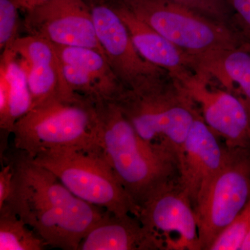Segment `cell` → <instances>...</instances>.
Returning <instances> with one entry per match:
<instances>
[{
	"mask_svg": "<svg viewBox=\"0 0 250 250\" xmlns=\"http://www.w3.org/2000/svg\"><path fill=\"white\" fill-rule=\"evenodd\" d=\"M18 152L8 161L12 166L14 182L11 197L4 206L22 219L47 246L78 250L106 210L81 200L55 174Z\"/></svg>",
	"mask_w": 250,
	"mask_h": 250,
	"instance_id": "1",
	"label": "cell"
},
{
	"mask_svg": "<svg viewBox=\"0 0 250 250\" xmlns=\"http://www.w3.org/2000/svg\"><path fill=\"white\" fill-rule=\"evenodd\" d=\"M93 103L98 144L136 205L139 207L163 184L179 178L176 156L144 141L114 102L100 100Z\"/></svg>",
	"mask_w": 250,
	"mask_h": 250,
	"instance_id": "2",
	"label": "cell"
},
{
	"mask_svg": "<svg viewBox=\"0 0 250 250\" xmlns=\"http://www.w3.org/2000/svg\"><path fill=\"white\" fill-rule=\"evenodd\" d=\"M113 102L144 141L174 154L179 167L184 143L200 111L179 80L167 73L139 88H125Z\"/></svg>",
	"mask_w": 250,
	"mask_h": 250,
	"instance_id": "3",
	"label": "cell"
},
{
	"mask_svg": "<svg viewBox=\"0 0 250 250\" xmlns=\"http://www.w3.org/2000/svg\"><path fill=\"white\" fill-rule=\"evenodd\" d=\"M31 159L55 174L81 200L113 214L139 216V206L122 185L98 143L42 151Z\"/></svg>",
	"mask_w": 250,
	"mask_h": 250,
	"instance_id": "4",
	"label": "cell"
},
{
	"mask_svg": "<svg viewBox=\"0 0 250 250\" xmlns=\"http://www.w3.org/2000/svg\"><path fill=\"white\" fill-rule=\"evenodd\" d=\"M15 147L32 159L42 151L98 142L93 102L57 98L31 108L14 125Z\"/></svg>",
	"mask_w": 250,
	"mask_h": 250,
	"instance_id": "5",
	"label": "cell"
},
{
	"mask_svg": "<svg viewBox=\"0 0 250 250\" xmlns=\"http://www.w3.org/2000/svg\"><path fill=\"white\" fill-rule=\"evenodd\" d=\"M194 59L248 42L234 28L167 0H118Z\"/></svg>",
	"mask_w": 250,
	"mask_h": 250,
	"instance_id": "6",
	"label": "cell"
},
{
	"mask_svg": "<svg viewBox=\"0 0 250 250\" xmlns=\"http://www.w3.org/2000/svg\"><path fill=\"white\" fill-rule=\"evenodd\" d=\"M250 199V147H229L225 165L194 205L200 250H210Z\"/></svg>",
	"mask_w": 250,
	"mask_h": 250,
	"instance_id": "7",
	"label": "cell"
},
{
	"mask_svg": "<svg viewBox=\"0 0 250 250\" xmlns=\"http://www.w3.org/2000/svg\"><path fill=\"white\" fill-rule=\"evenodd\" d=\"M138 218L159 237L164 250H201L193 205L179 178L151 192L139 206Z\"/></svg>",
	"mask_w": 250,
	"mask_h": 250,
	"instance_id": "8",
	"label": "cell"
},
{
	"mask_svg": "<svg viewBox=\"0 0 250 250\" xmlns=\"http://www.w3.org/2000/svg\"><path fill=\"white\" fill-rule=\"evenodd\" d=\"M85 1L91 12L99 42L126 89L139 88L169 73L141 57L111 0Z\"/></svg>",
	"mask_w": 250,
	"mask_h": 250,
	"instance_id": "9",
	"label": "cell"
},
{
	"mask_svg": "<svg viewBox=\"0 0 250 250\" xmlns=\"http://www.w3.org/2000/svg\"><path fill=\"white\" fill-rule=\"evenodd\" d=\"M24 25L28 35L54 45L96 49L106 57L85 0H49L26 13Z\"/></svg>",
	"mask_w": 250,
	"mask_h": 250,
	"instance_id": "10",
	"label": "cell"
},
{
	"mask_svg": "<svg viewBox=\"0 0 250 250\" xmlns=\"http://www.w3.org/2000/svg\"><path fill=\"white\" fill-rule=\"evenodd\" d=\"M182 85L198 105L206 124L228 147H250V113L241 96L210 88L209 80L199 73Z\"/></svg>",
	"mask_w": 250,
	"mask_h": 250,
	"instance_id": "11",
	"label": "cell"
},
{
	"mask_svg": "<svg viewBox=\"0 0 250 250\" xmlns=\"http://www.w3.org/2000/svg\"><path fill=\"white\" fill-rule=\"evenodd\" d=\"M9 48L17 54L25 70L32 108L51 99L74 101L82 97L67 84L62 61L52 42L27 35L18 37Z\"/></svg>",
	"mask_w": 250,
	"mask_h": 250,
	"instance_id": "12",
	"label": "cell"
},
{
	"mask_svg": "<svg viewBox=\"0 0 250 250\" xmlns=\"http://www.w3.org/2000/svg\"><path fill=\"white\" fill-rule=\"evenodd\" d=\"M229 147L225 149L216 135L197 115L184 145L179 164V182L192 205L228 160Z\"/></svg>",
	"mask_w": 250,
	"mask_h": 250,
	"instance_id": "13",
	"label": "cell"
},
{
	"mask_svg": "<svg viewBox=\"0 0 250 250\" xmlns=\"http://www.w3.org/2000/svg\"><path fill=\"white\" fill-rule=\"evenodd\" d=\"M111 1L145 60L164 69L182 84L197 73L195 59L136 18L118 0Z\"/></svg>",
	"mask_w": 250,
	"mask_h": 250,
	"instance_id": "14",
	"label": "cell"
},
{
	"mask_svg": "<svg viewBox=\"0 0 250 250\" xmlns=\"http://www.w3.org/2000/svg\"><path fill=\"white\" fill-rule=\"evenodd\" d=\"M164 250L159 237L137 216L106 211L83 238L78 250Z\"/></svg>",
	"mask_w": 250,
	"mask_h": 250,
	"instance_id": "15",
	"label": "cell"
},
{
	"mask_svg": "<svg viewBox=\"0 0 250 250\" xmlns=\"http://www.w3.org/2000/svg\"><path fill=\"white\" fill-rule=\"evenodd\" d=\"M32 108L27 74L21 59L11 49L0 61V126L12 134L14 125Z\"/></svg>",
	"mask_w": 250,
	"mask_h": 250,
	"instance_id": "16",
	"label": "cell"
},
{
	"mask_svg": "<svg viewBox=\"0 0 250 250\" xmlns=\"http://www.w3.org/2000/svg\"><path fill=\"white\" fill-rule=\"evenodd\" d=\"M197 72L207 78L214 77L229 91L237 85L250 113V43L224 49L195 59Z\"/></svg>",
	"mask_w": 250,
	"mask_h": 250,
	"instance_id": "17",
	"label": "cell"
},
{
	"mask_svg": "<svg viewBox=\"0 0 250 250\" xmlns=\"http://www.w3.org/2000/svg\"><path fill=\"white\" fill-rule=\"evenodd\" d=\"M54 45L62 62L82 69L98 82L105 100L113 101L124 91L125 87L101 52L88 47Z\"/></svg>",
	"mask_w": 250,
	"mask_h": 250,
	"instance_id": "18",
	"label": "cell"
},
{
	"mask_svg": "<svg viewBox=\"0 0 250 250\" xmlns=\"http://www.w3.org/2000/svg\"><path fill=\"white\" fill-rule=\"evenodd\" d=\"M45 242L6 206L0 207V250H42Z\"/></svg>",
	"mask_w": 250,
	"mask_h": 250,
	"instance_id": "19",
	"label": "cell"
},
{
	"mask_svg": "<svg viewBox=\"0 0 250 250\" xmlns=\"http://www.w3.org/2000/svg\"><path fill=\"white\" fill-rule=\"evenodd\" d=\"M250 229V199L233 220L217 238L209 250H240Z\"/></svg>",
	"mask_w": 250,
	"mask_h": 250,
	"instance_id": "20",
	"label": "cell"
},
{
	"mask_svg": "<svg viewBox=\"0 0 250 250\" xmlns=\"http://www.w3.org/2000/svg\"><path fill=\"white\" fill-rule=\"evenodd\" d=\"M62 64L65 80L74 93L82 95L93 103L105 100L100 85L86 72L74 65L62 62Z\"/></svg>",
	"mask_w": 250,
	"mask_h": 250,
	"instance_id": "21",
	"label": "cell"
},
{
	"mask_svg": "<svg viewBox=\"0 0 250 250\" xmlns=\"http://www.w3.org/2000/svg\"><path fill=\"white\" fill-rule=\"evenodd\" d=\"M193 10L214 21L236 29L233 11L227 0H167Z\"/></svg>",
	"mask_w": 250,
	"mask_h": 250,
	"instance_id": "22",
	"label": "cell"
},
{
	"mask_svg": "<svg viewBox=\"0 0 250 250\" xmlns=\"http://www.w3.org/2000/svg\"><path fill=\"white\" fill-rule=\"evenodd\" d=\"M13 0H0V49L9 48L17 39L18 11Z\"/></svg>",
	"mask_w": 250,
	"mask_h": 250,
	"instance_id": "23",
	"label": "cell"
},
{
	"mask_svg": "<svg viewBox=\"0 0 250 250\" xmlns=\"http://www.w3.org/2000/svg\"><path fill=\"white\" fill-rule=\"evenodd\" d=\"M238 30L250 43V0H227Z\"/></svg>",
	"mask_w": 250,
	"mask_h": 250,
	"instance_id": "24",
	"label": "cell"
},
{
	"mask_svg": "<svg viewBox=\"0 0 250 250\" xmlns=\"http://www.w3.org/2000/svg\"><path fill=\"white\" fill-rule=\"evenodd\" d=\"M14 182L12 166L9 161L1 166L0 171V207H3L11 195Z\"/></svg>",
	"mask_w": 250,
	"mask_h": 250,
	"instance_id": "25",
	"label": "cell"
},
{
	"mask_svg": "<svg viewBox=\"0 0 250 250\" xmlns=\"http://www.w3.org/2000/svg\"><path fill=\"white\" fill-rule=\"evenodd\" d=\"M18 9L27 13L41 5L45 4L49 0H13Z\"/></svg>",
	"mask_w": 250,
	"mask_h": 250,
	"instance_id": "26",
	"label": "cell"
},
{
	"mask_svg": "<svg viewBox=\"0 0 250 250\" xmlns=\"http://www.w3.org/2000/svg\"><path fill=\"white\" fill-rule=\"evenodd\" d=\"M240 250H250V229L243 243H242Z\"/></svg>",
	"mask_w": 250,
	"mask_h": 250,
	"instance_id": "27",
	"label": "cell"
}]
</instances>
